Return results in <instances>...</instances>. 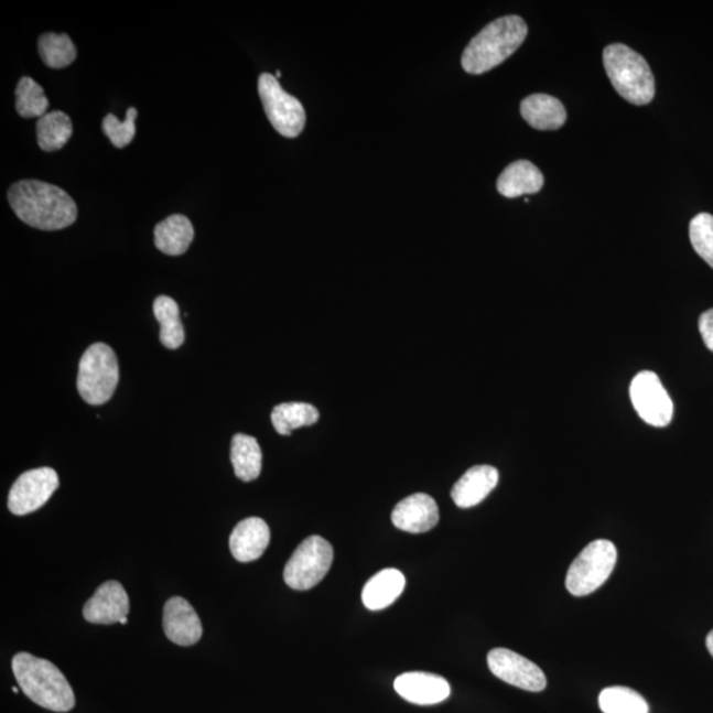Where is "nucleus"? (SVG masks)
Returning a JSON list of instances; mask_svg holds the SVG:
<instances>
[{"label":"nucleus","instance_id":"c85d7f7f","mask_svg":"<svg viewBox=\"0 0 713 713\" xmlns=\"http://www.w3.org/2000/svg\"><path fill=\"white\" fill-rule=\"evenodd\" d=\"M690 241L699 257L713 269V216L701 213L690 223Z\"/></svg>","mask_w":713,"mask_h":713},{"label":"nucleus","instance_id":"f3484780","mask_svg":"<svg viewBox=\"0 0 713 713\" xmlns=\"http://www.w3.org/2000/svg\"><path fill=\"white\" fill-rule=\"evenodd\" d=\"M498 471L490 465H476L453 486L451 496L458 508L468 509L483 503L498 484Z\"/></svg>","mask_w":713,"mask_h":713},{"label":"nucleus","instance_id":"5701e85b","mask_svg":"<svg viewBox=\"0 0 713 713\" xmlns=\"http://www.w3.org/2000/svg\"><path fill=\"white\" fill-rule=\"evenodd\" d=\"M153 313L160 324V343L169 349L180 348L185 342V332L175 300L158 296L153 302Z\"/></svg>","mask_w":713,"mask_h":713},{"label":"nucleus","instance_id":"423d86ee","mask_svg":"<svg viewBox=\"0 0 713 713\" xmlns=\"http://www.w3.org/2000/svg\"><path fill=\"white\" fill-rule=\"evenodd\" d=\"M616 562V545L605 539H598L586 545L571 564L565 586L573 596L591 595L609 579Z\"/></svg>","mask_w":713,"mask_h":713},{"label":"nucleus","instance_id":"6ab92c4d","mask_svg":"<svg viewBox=\"0 0 713 713\" xmlns=\"http://www.w3.org/2000/svg\"><path fill=\"white\" fill-rule=\"evenodd\" d=\"M521 115L531 128L558 130L568 121V111L558 98L549 95H532L521 104Z\"/></svg>","mask_w":713,"mask_h":713},{"label":"nucleus","instance_id":"412c9836","mask_svg":"<svg viewBox=\"0 0 713 713\" xmlns=\"http://www.w3.org/2000/svg\"><path fill=\"white\" fill-rule=\"evenodd\" d=\"M195 238V229L188 217L173 215L156 225L155 245L166 256L184 255Z\"/></svg>","mask_w":713,"mask_h":713},{"label":"nucleus","instance_id":"bb28decb","mask_svg":"<svg viewBox=\"0 0 713 713\" xmlns=\"http://www.w3.org/2000/svg\"><path fill=\"white\" fill-rule=\"evenodd\" d=\"M598 704L604 713H649V705L644 696L622 685L602 691Z\"/></svg>","mask_w":713,"mask_h":713},{"label":"nucleus","instance_id":"4468645a","mask_svg":"<svg viewBox=\"0 0 713 713\" xmlns=\"http://www.w3.org/2000/svg\"><path fill=\"white\" fill-rule=\"evenodd\" d=\"M440 519L435 499L424 493H415L402 499L392 510L391 521L399 530L422 534L435 528Z\"/></svg>","mask_w":713,"mask_h":713},{"label":"nucleus","instance_id":"a878e982","mask_svg":"<svg viewBox=\"0 0 713 713\" xmlns=\"http://www.w3.org/2000/svg\"><path fill=\"white\" fill-rule=\"evenodd\" d=\"M39 53L44 64L52 69L66 68L77 57L76 45L64 33H44L39 39Z\"/></svg>","mask_w":713,"mask_h":713},{"label":"nucleus","instance_id":"72a5a7b5","mask_svg":"<svg viewBox=\"0 0 713 713\" xmlns=\"http://www.w3.org/2000/svg\"><path fill=\"white\" fill-rule=\"evenodd\" d=\"M276 77H277V78L282 77V72H279V71H278V72H277V76H276Z\"/></svg>","mask_w":713,"mask_h":713},{"label":"nucleus","instance_id":"7ed1b4c3","mask_svg":"<svg viewBox=\"0 0 713 713\" xmlns=\"http://www.w3.org/2000/svg\"><path fill=\"white\" fill-rule=\"evenodd\" d=\"M528 25L517 15L503 17L486 25L466 46L462 65L471 75L495 69L517 52L528 37Z\"/></svg>","mask_w":713,"mask_h":713},{"label":"nucleus","instance_id":"f257e3e1","mask_svg":"<svg viewBox=\"0 0 713 713\" xmlns=\"http://www.w3.org/2000/svg\"><path fill=\"white\" fill-rule=\"evenodd\" d=\"M15 215L32 228L53 231L76 223L77 205L68 193L39 180H23L9 191Z\"/></svg>","mask_w":713,"mask_h":713},{"label":"nucleus","instance_id":"dca6fc26","mask_svg":"<svg viewBox=\"0 0 713 713\" xmlns=\"http://www.w3.org/2000/svg\"><path fill=\"white\" fill-rule=\"evenodd\" d=\"M271 532L262 518L250 517L239 522L230 536V551L236 561L255 562L269 548Z\"/></svg>","mask_w":713,"mask_h":713},{"label":"nucleus","instance_id":"9b49d317","mask_svg":"<svg viewBox=\"0 0 713 713\" xmlns=\"http://www.w3.org/2000/svg\"><path fill=\"white\" fill-rule=\"evenodd\" d=\"M488 666L493 676L515 688L539 692L548 685V679L538 665L509 649H493L488 655Z\"/></svg>","mask_w":713,"mask_h":713},{"label":"nucleus","instance_id":"2eb2a0df","mask_svg":"<svg viewBox=\"0 0 713 713\" xmlns=\"http://www.w3.org/2000/svg\"><path fill=\"white\" fill-rule=\"evenodd\" d=\"M395 689L404 701L419 705L442 703L451 694V685L446 679L421 671L399 676Z\"/></svg>","mask_w":713,"mask_h":713},{"label":"nucleus","instance_id":"b1692460","mask_svg":"<svg viewBox=\"0 0 713 713\" xmlns=\"http://www.w3.org/2000/svg\"><path fill=\"white\" fill-rule=\"evenodd\" d=\"M73 126L71 118L63 111L46 112L37 119L36 136L40 149L45 152L62 150L69 142Z\"/></svg>","mask_w":713,"mask_h":713},{"label":"nucleus","instance_id":"7c9ffc66","mask_svg":"<svg viewBox=\"0 0 713 713\" xmlns=\"http://www.w3.org/2000/svg\"><path fill=\"white\" fill-rule=\"evenodd\" d=\"M699 331L707 348L713 352V310L705 311L699 318Z\"/></svg>","mask_w":713,"mask_h":713},{"label":"nucleus","instance_id":"4be33fe9","mask_svg":"<svg viewBox=\"0 0 713 713\" xmlns=\"http://www.w3.org/2000/svg\"><path fill=\"white\" fill-rule=\"evenodd\" d=\"M230 460L236 476L242 482H255L261 475L262 451L256 437L237 433L231 440Z\"/></svg>","mask_w":713,"mask_h":713},{"label":"nucleus","instance_id":"1a4fd4ad","mask_svg":"<svg viewBox=\"0 0 713 713\" xmlns=\"http://www.w3.org/2000/svg\"><path fill=\"white\" fill-rule=\"evenodd\" d=\"M630 399L644 422L661 429L671 423L674 403L656 372L641 371L633 378Z\"/></svg>","mask_w":713,"mask_h":713},{"label":"nucleus","instance_id":"f03ea898","mask_svg":"<svg viewBox=\"0 0 713 713\" xmlns=\"http://www.w3.org/2000/svg\"><path fill=\"white\" fill-rule=\"evenodd\" d=\"M12 671L26 698L53 712H69L76 698L63 672L46 659L19 652L12 659Z\"/></svg>","mask_w":713,"mask_h":713},{"label":"nucleus","instance_id":"6e6552de","mask_svg":"<svg viewBox=\"0 0 713 713\" xmlns=\"http://www.w3.org/2000/svg\"><path fill=\"white\" fill-rule=\"evenodd\" d=\"M259 97L266 116L279 134L296 138L305 128V111L298 98L285 93L276 76L262 73L258 79Z\"/></svg>","mask_w":713,"mask_h":713},{"label":"nucleus","instance_id":"cd10ccee","mask_svg":"<svg viewBox=\"0 0 713 713\" xmlns=\"http://www.w3.org/2000/svg\"><path fill=\"white\" fill-rule=\"evenodd\" d=\"M17 111L23 118H42L50 108L44 89L31 77L20 79L17 90Z\"/></svg>","mask_w":713,"mask_h":713},{"label":"nucleus","instance_id":"0eeeda50","mask_svg":"<svg viewBox=\"0 0 713 713\" xmlns=\"http://www.w3.org/2000/svg\"><path fill=\"white\" fill-rule=\"evenodd\" d=\"M333 548L318 536L306 538L290 558L284 569V582L292 590L309 591L331 570Z\"/></svg>","mask_w":713,"mask_h":713},{"label":"nucleus","instance_id":"a211bd4d","mask_svg":"<svg viewBox=\"0 0 713 713\" xmlns=\"http://www.w3.org/2000/svg\"><path fill=\"white\" fill-rule=\"evenodd\" d=\"M544 177L538 166L528 160H518L506 166L497 180V190L503 196L516 198L534 195L542 190Z\"/></svg>","mask_w":713,"mask_h":713},{"label":"nucleus","instance_id":"2f4dec72","mask_svg":"<svg viewBox=\"0 0 713 713\" xmlns=\"http://www.w3.org/2000/svg\"><path fill=\"white\" fill-rule=\"evenodd\" d=\"M705 644H707V649L711 652V656L713 657V630L707 636V639H705Z\"/></svg>","mask_w":713,"mask_h":713},{"label":"nucleus","instance_id":"393cba45","mask_svg":"<svg viewBox=\"0 0 713 713\" xmlns=\"http://www.w3.org/2000/svg\"><path fill=\"white\" fill-rule=\"evenodd\" d=\"M320 418L315 406L303 402L278 404L271 414V422L281 435L289 436L293 430L309 428Z\"/></svg>","mask_w":713,"mask_h":713},{"label":"nucleus","instance_id":"20e7f679","mask_svg":"<svg viewBox=\"0 0 713 713\" xmlns=\"http://www.w3.org/2000/svg\"><path fill=\"white\" fill-rule=\"evenodd\" d=\"M603 62L611 83L626 101L642 106L656 96L655 76L644 56L624 44L606 46Z\"/></svg>","mask_w":713,"mask_h":713},{"label":"nucleus","instance_id":"aec40b11","mask_svg":"<svg viewBox=\"0 0 713 713\" xmlns=\"http://www.w3.org/2000/svg\"><path fill=\"white\" fill-rule=\"evenodd\" d=\"M404 585L406 579L401 571L396 569L382 570L365 584L363 591L364 605L370 611L388 608L402 595Z\"/></svg>","mask_w":713,"mask_h":713},{"label":"nucleus","instance_id":"473e14b6","mask_svg":"<svg viewBox=\"0 0 713 713\" xmlns=\"http://www.w3.org/2000/svg\"><path fill=\"white\" fill-rule=\"evenodd\" d=\"M121 624H122V625L128 624V617L123 618V619H122V622H121Z\"/></svg>","mask_w":713,"mask_h":713},{"label":"nucleus","instance_id":"f8f14e48","mask_svg":"<svg viewBox=\"0 0 713 713\" xmlns=\"http://www.w3.org/2000/svg\"><path fill=\"white\" fill-rule=\"evenodd\" d=\"M130 599L121 583L109 580L84 606V618L90 624L111 625L129 616Z\"/></svg>","mask_w":713,"mask_h":713},{"label":"nucleus","instance_id":"c756f323","mask_svg":"<svg viewBox=\"0 0 713 713\" xmlns=\"http://www.w3.org/2000/svg\"><path fill=\"white\" fill-rule=\"evenodd\" d=\"M138 117V111L136 108H130L128 110V116H126L125 121H119L115 115H108L105 117L102 122V129L117 149H125L126 145H129L132 142V139L136 137V119Z\"/></svg>","mask_w":713,"mask_h":713},{"label":"nucleus","instance_id":"9d476101","mask_svg":"<svg viewBox=\"0 0 713 713\" xmlns=\"http://www.w3.org/2000/svg\"><path fill=\"white\" fill-rule=\"evenodd\" d=\"M60 482L56 471L39 468L24 472L13 483L9 495V509L12 515L26 516L43 508L50 501Z\"/></svg>","mask_w":713,"mask_h":713},{"label":"nucleus","instance_id":"ddd939ff","mask_svg":"<svg viewBox=\"0 0 713 713\" xmlns=\"http://www.w3.org/2000/svg\"><path fill=\"white\" fill-rule=\"evenodd\" d=\"M163 628L166 638L179 646H192L202 639L203 625L195 608L183 597H172L164 605Z\"/></svg>","mask_w":713,"mask_h":713},{"label":"nucleus","instance_id":"f704fd0d","mask_svg":"<svg viewBox=\"0 0 713 713\" xmlns=\"http://www.w3.org/2000/svg\"><path fill=\"white\" fill-rule=\"evenodd\" d=\"M12 691H13V692H15V694H18L19 689H18V688H13V689H12Z\"/></svg>","mask_w":713,"mask_h":713},{"label":"nucleus","instance_id":"39448f33","mask_svg":"<svg viewBox=\"0 0 713 713\" xmlns=\"http://www.w3.org/2000/svg\"><path fill=\"white\" fill-rule=\"evenodd\" d=\"M119 366L109 345L96 343L84 353L78 366L77 390L86 403L101 406L115 395Z\"/></svg>","mask_w":713,"mask_h":713}]
</instances>
